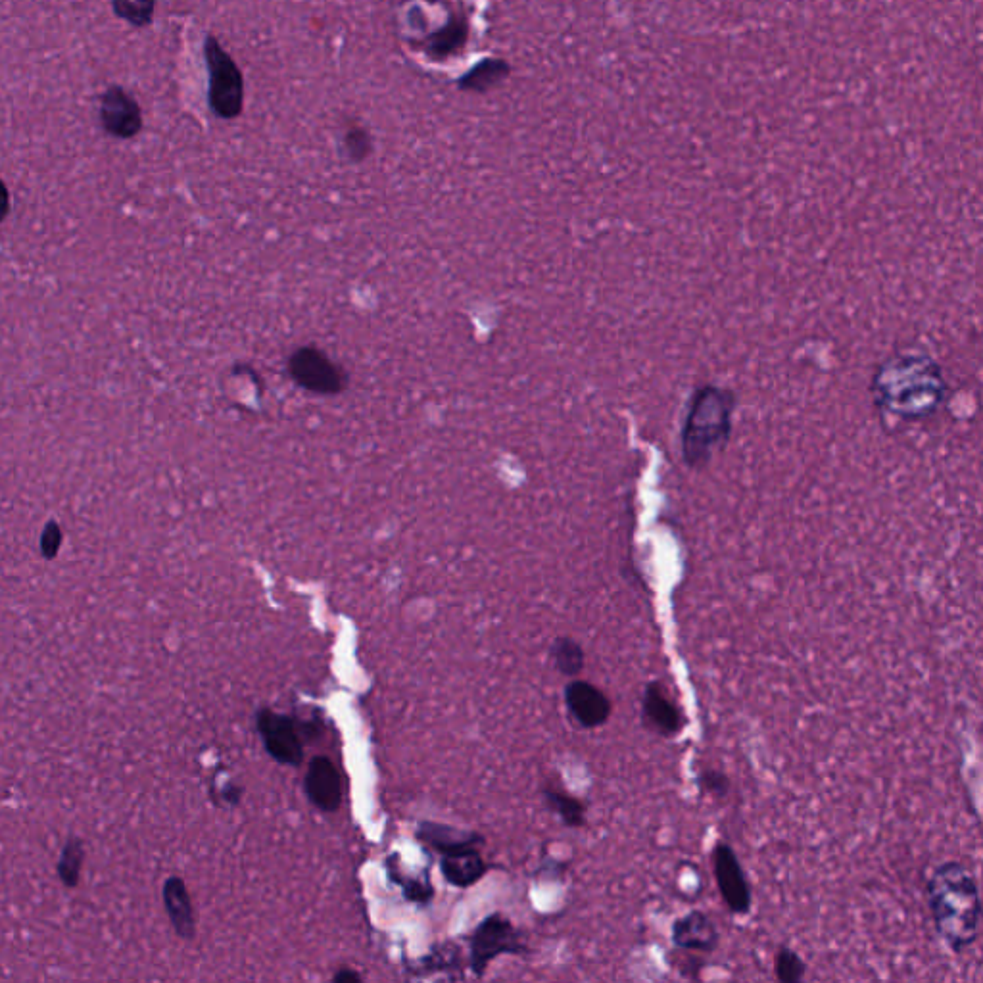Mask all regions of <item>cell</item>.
<instances>
[{
  "label": "cell",
  "instance_id": "cell-13",
  "mask_svg": "<svg viewBox=\"0 0 983 983\" xmlns=\"http://www.w3.org/2000/svg\"><path fill=\"white\" fill-rule=\"evenodd\" d=\"M440 870L448 884L456 888H469L484 876L486 864L482 861L479 851L475 847H469L454 853H446L442 857Z\"/></svg>",
  "mask_w": 983,
  "mask_h": 983
},
{
  "label": "cell",
  "instance_id": "cell-23",
  "mask_svg": "<svg viewBox=\"0 0 983 983\" xmlns=\"http://www.w3.org/2000/svg\"><path fill=\"white\" fill-rule=\"evenodd\" d=\"M346 146H348V152L354 160H361L369 154L371 150V141H369V135L361 129H354L346 135Z\"/></svg>",
  "mask_w": 983,
  "mask_h": 983
},
{
  "label": "cell",
  "instance_id": "cell-8",
  "mask_svg": "<svg viewBox=\"0 0 983 983\" xmlns=\"http://www.w3.org/2000/svg\"><path fill=\"white\" fill-rule=\"evenodd\" d=\"M290 375L300 386L317 394H335L344 386L335 363L315 348L296 350L290 358Z\"/></svg>",
  "mask_w": 983,
  "mask_h": 983
},
{
  "label": "cell",
  "instance_id": "cell-21",
  "mask_svg": "<svg viewBox=\"0 0 983 983\" xmlns=\"http://www.w3.org/2000/svg\"><path fill=\"white\" fill-rule=\"evenodd\" d=\"M697 784L703 792L715 799H724L730 792V780L722 770L703 768L697 776Z\"/></svg>",
  "mask_w": 983,
  "mask_h": 983
},
{
  "label": "cell",
  "instance_id": "cell-3",
  "mask_svg": "<svg viewBox=\"0 0 983 983\" xmlns=\"http://www.w3.org/2000/svg\"><path fill=\"white\" fill-rule=\"evenodd\" d=\"M525 951L521 937L513 924L494 914L486 918L471 937V970L475 976H482L488 964L500 955H519Z\"/></svg>",
  "mask_w": 983,
  "mask_h": 983
},
{
  "label": "cell",
  "instance_id": "cell-5",
  "mask_svg": "<svg viewBox=\"0 0 983 983\" xmlns=\"http://www.w3.org/2000/svg\"><path fill=\"white\" fill-rule=\"evenodd\" d=\"M713 870L720 897L728 911L745 916L751 911V888L736 851L728 843H717L713 849Z\"/></svg>",
  "mask_w": 983,
  "mask_h": 983
},
{
  "label": "cell",
  "instance_id": "cell-2",
  "mask_svg": "<svg viewBox=\"0 0 983 983\" xmlns=\"http://www.w3.org/2000/svg\"><path fill=\"white\" fill-rule=\"evenodd\" d=\"M204 60L208 68V102L212 112L223 120L237 118L244 104V81L237 64L212 35L204 41Z\"/></svg>",
  "mask_w": 983,
  "mask_h": 983
},
{
  "label": "cell",
  "instance_id": "cell-15",
  "mask_svg": "<svg viewBox=\"0 0 983 983\" xmlns=\"http://www.w3.org/2000/svg\"><path fill=\"white\" fill-rule=\"evenodd\" d=\"M544 797H546V803L550 805V809L563 820L565 826L582 828L586 824V807L578 797L553 790V788L544 790Z\"/></svg>",
  "mask_w": 983,
  "mask_h": 983
},
{
  "label": "cell",
  "instance_id": "cell-25",
  "mask_svg": "<svg viewBox=\"0 0 983 983\" xmlns=\"http://www.w3.org/2000/svg\"><path fill=\"white\" fill-rule=\"evenodd\" d=\"M333 982L336 983H358L361 982V976L358 972L350 970V968H342L340 972H336L333 976Z\"/></svg>",
  "mask_w": 983,
  "mask_h": 983
},
{
  "label": "cell",
  "instance_id": "cell-10",
  "mask_svg": "<svg viewBox=\"0 0 983 983\" xmlns=\"http://www.w3.org/2000/svg\"><path fill=\"white\" fill-rule=\"evenodd\" d=\"M671 937L678 949L697 953H713L720 943L717 924L701 911L688 912L674 920Z\"/></svg>",
  "mask_w": 983,
  "mask_h": 983
},
{
  "label": "cell",
  "instance_id": "cell-20",
  "mask_svg": "<svg viewBox=\"0 0 983 983\" xmlns=\"http://www.w3.org/2000/svg\"><path fill=\"white\" fill-rule=\"evenodd\" d=\"M807 964L790 947H780L774 957V974L778 982L797 983L805 978Z\"/></svg>",
  "mask_w": 983,
  "mask_h": 983
},
{
  "label": "cell",
  "instance_id": "cell-14",
  "mask_svg": "<svg viewBox=\"0 0 983 983\" xmlns=\"http://www.w3.org/2000/svg\"><path fill=\"white\" fill-rule=\"evenodd\" d=\"M417 838L425 841L427 845H431L432 849L440 851L442 855L475 847V843L482 841V838L477 836V834H467V832H461V830H456V828L431 824V822L421 824V828L417 832Z\"/></svg>",
  "mask_w": 983,
  "mask_h": 983
},
{
  "label": "cell",
  "instance_id": "cell-11",
  "mask_svg": "<svg viewBox=\"0 0 983 983\" xmlns=\"http://www.w3.org/2000/svg\"><path fill=\"white\" fill-rule=\"evenodd\" d=\"M313 805L325 813H335L342 803V784L335 765L327 757H315L304 780Z\"/></svg>",
  "mask_w": 983,
  "mask_h": 983
},
{
  "label": "cell",
  "instance_id": "cell-17",
  "mask_svg": "<svg viewBox=\"0 0 983 983\" xmlns=\"http://www.w3.org/2000/svg\"><path fill=\"white\" fill-rule=\"evenodd\" d=\"M112 12L125 24L143 29L152 24L156 12V0H110Z\"/></svg>",
  "mask_w": 983,
  "mask_h": 983
},
{
  "label": "cell",
  "instance_id": "cell-4",
  "mask_svg": "<svg viewBox=\"0 0 983 983\" xmlns=\"http://www.w3.org/2000/svg\"><path fill=\"white\" fill-rule=\"evenodd\" d=\"M98 118L104 133L120 141L135 139L143 131V108L120 85H110L102 93Z\"/></svg>",
  "mask_w": 983,
  "mask_h": 983
},
{
  "label": "cell",
  "instance_id": "cell-9",
  "mask_svg": "<svg viewBox=\"0 0 983 983\" xmlns=\"http://www.w3.org/2000/svg\"><path fill=\"white\" fill-rule=\"evenodd\" d=\"M565 703L576 724L586 730L600 728L613 713L611 699L586 680H573L567 684Z\"/></svg>",
  "mask_w": 983,
  "mask_h": 983
},
{
  "label": "cell",
  "instance_id": "cell-24",
  "mask_svg": "<svg viewBox=\"0 0 983 983\" xmlns=\"http://www.w3.org/2000/svg\"><path fill=\"white\" fill-rule=\"evenodd\" d=\"M10 214V192L6 183L0 179V223Z\"/></svg>",
  "mask_w": 983,
  "mask_h": 983
},
{
  "label": "cell",
  "instance_id": "cell-6",
  "mask_svg": "<svg viewBox=\"0 0 983 983\" xmlns=\"http://www.w3.org/2000/svg\"><path fill=\"white\" fill-rule=\"evenodd\" d=\"M256 724L267 753L277 763L288 767H300L304 759V747L292 719L279 715L271 709H262L256 715Z\"/></svg>",
  "mask_w": 983,
  "mask_h": 983
},
{
  "label": "cell",
  "instance_id": "cell-18",
  "mask_svg": "<svg viewBox=\"0 0 983 983\" xmlns=\"http://www.w3.org/2000/svg\"><path fill=\"white\" fill-rule=\"evenodd\" d=\"M507 73H509V68L502 60H486V62L479 64L473 72L467 73L461 79V87L471 89V91H486V89L498 85L502 79H505Z\"/></svg>",
  "mask_w": 983,
  "mask_h": 983
},
{
  "label": "cell",
  "instance_id": "cell-1",
  "mask_svg": "<svg viewBox=\"0 0 983 983\" xmlns=\"http://www.w3.org/2000/svg\"><path fill=\"white\" fill-rule=\"evenodd\" d=\"M937 934L953 953H964L980 937L982 899L974 872L960 861H945L926 884Z\"/></svg>",
  "mask_w": 983,
  "mask_h": 983
},
{
  "label": "cell",
  "instance_id": "cell-22",
  "mask_svg": "<svg viewBox=\"0 0 983 983\" xmlns=\"http://www.w3.org/2000/svg\"><path fill=\"white\" fill-rule=\"evenodd\" d=\"M62 540H64V534H62V528L58 527L56 521H50L43 534H41V553L45 559H54L58 552H60V546H62Z\"/></svg>",
  "mask_w": 983,
  "mask_h": 983
},
{
  "label": "cell",
  "instance_id": "cell-16",
  "mask_svg": "<svg viewBox=\"0 0 983 983\" xmlns=\"http://www.w3.org/2000/svg\"><path fill=\"white\" fill-rule=\"evenodd\" d=\"M552 661L563 676H578L584 669V649L573 638L561 636L553 642Z\"/></svg>",
  "mask_w": 983,
  "mask_h": 983
},
{
  "label": "cell",
  "instance_id": "cell-19",
  "mask_svg": "<svg viewBox=\"0 0 983 983\" xmlns=\"http://www.w3.org/2000/svg\"><path fill=\"white\" fill-rule=\"evenodd\" d=\"M83 859H85V851H83L81 840L70 838L66 841L64 849H62L60 864H58V876L66 888H75L79 884Z\"/></svg>",
  "mask_w": 983,
  "mask_h": 983
},
{
  "label": "cell",
  "instance_id": "cell-12",
  "mask_svg": "<svg viewBox=\"0 0 983 983\" xmlns=\"http://www.w3.org/2000/svg\"><path fill=\"white\" fill-rule=\"evenodd\" d=\"M164 905L169 914V920L175 932L183 939L196 936V922L192 912L191 895L185 882L177 876H171L164 884Z\"/></svg>",
  "mask_w": 983,
  "mask_h": 983
},
{
  "label": "cell",
  "instance_id": "cell-7",
  "mask_svg": "<svg viewBox=\"0 0 983 983\" xmlns=\"http://www.w3.org/2000/svg\"><path fill=\"white\" fill-rule=\"evenodd\" d=\"M642 722L653 734L674 738L682 734L688 719L667 686L661 680H651L642 696Z\"/></svg>",
  "mask_w": 983,
  "mask_h": 983
}]
</instances>
